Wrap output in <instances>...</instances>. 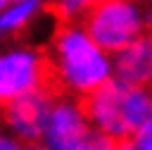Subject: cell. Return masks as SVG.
Wrapping results in <instances>:
<instances>
[{
	"label": "cell",
	"instance_id": "cell-2",
	"mask_svg": "<svg viewBox=\"0 0 152 150\" xmlns=\"http://www.w3.org/2000/svg\"><path fill=\"white\" fill-rule=\"evenodd\" d=\"M142 14L133 0H102L86 10L83 26L93 40L107 50L119 52L142 36Z\"/></svg>",
	"mask_w": 152,
	"mask_h": 150
},
{
	"label": "cell",
	"instance_id": "cell-8",
	"mask_svg": "<svg viewBox=\"0 0 152 150\" xmlns=\"http://www.w3.org/2000/svg\"><path fill=\"white\" fill-rule=\"evenodd\" d=\"M40 5L38 0H24V2H12V7H7L2 12V31L5 33H17L21 29H26L31 24V19L38 14Z\"/></svg>",
	"mask_w": 152,
	"mask_h": 150
},
{
	"label": "cell",
	"instance_id": "cell-14",
	"mask_svg": "<svg viewBox=\"0 0 152 150\" xmlns=\"http://www.w3.org/2000/svg\"><path fill=\"white\" fill-rule=\"evenodd\" d=\"M86 2H88V7H90V5H95V2H102V0H86Z\"/></svg>",
	"mask_w": 152,
	"mask_h": 150
},
{
	"label": "cell",
	"instance_id": "cell-9",
	"mask_svg": "<svg viewBox=\"0 0 152 150\" xmlns=\"http://www.w3.org/2000/svg\"><path fill=\"white\" fill-rule=\"evenodd\" d=\"M114 145H116L114 138H109L107 133H102L97 129H90V133L86 136V140L78 148L81 150H114Z\"/></svg>",
	"mask_w": 152,
	"mask_h": 150
},
{
	"label": "cell",
	"instance_id": "cell-1",
	"mask_svg": "<svg viewBox=\"0 0 152 150\" xmlns=\"http://www.w3.org/2000/svg\"><path fill=\"white\" fill-rule=\"evenodd\" d=\"M52 88L62 93L86 98L109 79H114V62L107 57L86 26L64 21L55 29L52 43L48 50Z\"/></svg>",
	"mask_w": 152,
	"mask_h": 150
},
{
	"label": "cell",
	"instance_id": "cell-13",
	"mask_svg": "<svg viewBox=\"0 0 152 150\" xmlns=\"http://www.w3.org/2000/svg\"><path fill=\"white\" fill-rule=\"evenodd\" d=\"M12 2H24V0H12ZM2 5H10V0H2Z\"/></svg>",
	"mask_w": 152,
	"mask_h": 150
},
{
	"label": "cell",
	"instance_id": "cell-15",
	"mask_svg": "<svg viewBox=\"0 0 152 150\" xmlns=\"http://www.w3.org/2000/svg\"><path fill=\"white\" fill-rule=\"evenodd\" d=\"M43 150H50V148H43ZM74 150H81V148H74Z\"/></svg>",
	"mask_w": 152,
	"mask_h": 150
},
{
	"label": "cell",
	"instance_id": "cell-3",
	"mask_svg": "<svg viewBox=\"0 0 152 150\" xmlns=\"http://www.w3.org/2000/svg\"><path fill=\"white\" fill-rule=\"evenodd\" d=\"M52 90V71L48 52L31 48H14L0 60V100L10 102L33 90Z\"/></svg>",
	"mask_w": 152,
	"mask_h": 150
},
{
	"label": "cell",
	"instance_id": "cell-10",
	"mask_svg": "<svg viewBox=\"0 0 152 150\" xmlns=\"http://www.w3.org/2000/svg\"><path fill=\"white\" fill-rule=\"evenodd\" d=\"M133 143H135V150H152V124L138 131L133 136Z\"/></svg>",
	"mask_w": 152,
	"mask_h": 150
},
{
	"label": "cell",
	"instance_id": "cell-4",
	"mask_svg": "<svg viewBox=\"0 0 152 150\" xmlns=\"http://www.w3.org/2000/svg\"><path fill=\"white\" fill-rule=\"evenodd\" d=\"M55 98L57 95L50 88H43V90L19 95V98H14L10 102H2L5 105L2 119H5L7 136L21 140L24 145L43 143Z\"/></svg>",
	"mask_w": 152,
	"mask_h": 150
},
{
	"label": "cell",
	"instance_id": "cell-5",
	"mask_svg": "<svg viewBox=\"0 0 152 150\" xmlns=\"http://www.w3.org/2000/svg\"><path fill=\"white\" fill-rule=\"evenodd\" d=\"M90 121L86 114V107L76 95H57L50 110L48 129L43 136V148L50 150H74L78 148L86 136L90 133Z\"/></svg>",
	"mask_w": 152,
	"mask_h": 150
},
{
	"label": "cell",
	"instance_id": "cell-6",
	"mask_svg": "<svg viewBox=\"0 0 152 150\" xmlns=\"http://www.w3.org/2000/svg\"><path fill=\"white\" fill-rule=\"evenodd\" d=\"M124 86L126 83L109 79L107 83H102L100 88H95L93 93L83 98V107H86L90 126L107 133L114 140H126L131 136L126 119H124V107H121Z\"/></svg>",
	"mask_w": 152,
	"mask_h": 150
},
{
	"label": "cell",
	"instance_id": "cell-12",
	"mask_svg": "<svg viewBox=\"0 0 152 150\" xmlns=\"http://www.w3.org/2000/svg\"><path fill=\"white\" fill-rule=\"evenodd\" d=\"M114 150H135V143L133 140H116V145H114Z\"/></svg>",
	"mask_w": 152,
	"mask_h": 150
},
{
	"label": "cell",
	"instance_id": "cell-11",
	"mask_svg": "<svg viewBox=\"0 0 152 150\" xmlns=\"http://www.w3.org/2000/svg\"><path fill=\"white\" fill-rule=\"evenodd\" d=\"M0 150H31V145H24L21 140H17V138H12V136H2Z\"/></svg>",
	"mask_w": 152,
	"mask_h": 150
},
{
	"label": "cell",
	"instance_id": "cell-7",
	"mask_svg": "<svg viewBox=\"0 0 152 150\" xmlns=\"http://www.w3.org/2000/svg\"><path fill=\"white\" fill-rule=\"evenodd\" d=\"M114 79L126 86H142L152 83V33L138 36L131 45L114 52Z\"/></svg>",
	"mask_w": 152,
	"mask_h": 150
}]
</instances>
